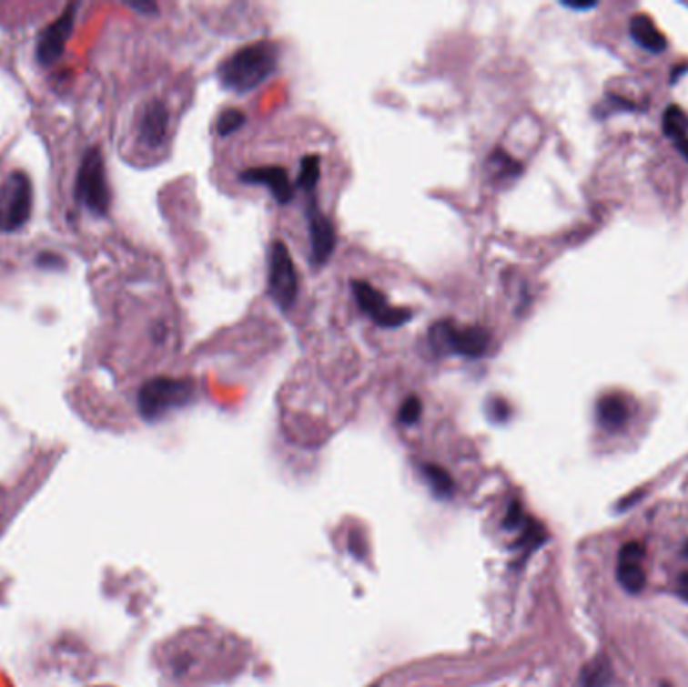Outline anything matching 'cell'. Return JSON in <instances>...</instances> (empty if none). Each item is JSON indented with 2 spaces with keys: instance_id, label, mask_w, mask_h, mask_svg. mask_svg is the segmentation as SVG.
<instances>
[{
  "instance_id": "obj_19",
  "label": "cell",
  "mask_w": 688,
  "mask_h": 687,
  "mask_svg": "<svg viewBox=\"0 0 688 687\" xmlns=\"http://www.w3.org/2000/svg\"><path fill=\"white\" fill-rule=\"evenodd\" d=\"M246 123V116L240 111V109H226L219 113V118L216 121V131L218 136H232L234 131L240 129Z\"/></svg>"
},
{
  "instance_id": "obj_21",
  "label": "cell",
  "mask_w": 688,
  "mask_h": 687,
  "mask_svg": "<svg viewBox=\"0 0 688 687\" xmlns=\"http://www.w3.org/2000/svg\"><path fill=\"white\" fill-rule=\"evenodd\" d=\"M490 161H491V166H495L497 169H500V176H505V178H513V176H518L520 171H521V166L518 164V161H515L513 158H510L501 149H495L493 154H491V158H490Z\"/></svg>"
},
{
  "instance_id": "obj_12",
  "label": "cell",
  "mask_w": 688,
  "mask_h": 687,
  "mask_svg": "<svg viewBox=\"0 0 688 687\" xmlns=\"http://www.w3.org/2000/svg\"><path fill=\"white\" fill-rule=\"evenodd\" d=\"M618 583L622 585L628 593H640L646 585V570H644V549L640 542H626L620 549L618 565H616Z\"/></svg>"
},
{
  "instance_id": "obj_16",
  "label": "cell",
  "mask_w": 688,
  "mask_h": 687,
  "mask_svg": "<svg viewBox=\"0 0 688 687\" xmlns=\"http://www.w3.org/2000/svg\"><path fill=\"white\" fill-rule=\"evenodd\" d=\"M423 476L437 496H443V498H447V496L453 494V490H455L453 478L443 470V467L433 466V464H425L423 466Z\"/></svg>"
},
{
  "instance_id": "obj_4",
  "label": "cell",
  "mask_w": 688,
  "mask_h": 687,
  "mask_svg": "<svg viewBox=\"0 0 688 687\" xmlns=\"http://www.w3.org/2000/svg\"><path fill=\"white\" fill-rule=\"evenodd\" d=\"M76 200L91 214H107L111 196L107 174H105V159L99 148H91L81 159L79 171H76Z\"/></svg>"
},
{
  "instance_id": "obj_3",
  "label": "cell",
  "mask_w": 688,
  "mask_h": 687,
  "mask_svg": "<svg viewBox=\"0 0 688 687\" xmlns=\"http://www.w3.org/2000/svg\"><path fill=\"white\" fill-rule=\"evenodd\" d=\"M194 395L196 385L189 379L153 377L141 385L137 394V407L147 422H156V419L174 412V409L187 405Z\"/></svg>"
},
{
  "instance_id": "obj_7",
  "label": "cell",
  "mask_w": 688,
  "mask_h": 687,
  "mask_svg": "<svg viewBox=\"0 0 688 687\" xmlns=\"http://www.w3.org/2000/svg\"><path fill=\"white\" fill-rule=\"evenodd\" d=\"M352 294H355L359 309L382 329H397L413 319V313L405 307H393L379 289L367 281H352Z\"/></svg>"
},
{
  "instance_id": "obj_17",
  "label": "cell",
  "mask_w": 688,
  "mask_h": 687,
  "mask_svg": "<svg viewBox=\"0 0 688 687\" xmlns=\"http://www.w3.org/2000/svg\"><path fill=\"white\" fill-rule=\"evenodd\" d=\"M612 680V667L604 660V657H598V660L592 661L586 670L584 675H582V685L584 687H606Z\"/></svg>"
},
{
  "instance_id": "obj_5",
  "label": "cell",
  "mask_w": 688,
  "mask_h": 687,
  "mask_svg": "<svg viewBox=\"0 0 688 687\" xmlns=\"http://www.w3.org/2000/svg\"><path fill=\"white\" fill-rule=\"evenodd\" d=\"M33 186L25 171H13L0 184V231L15 232L31 218Z\"/></svg>"
},
{
  "instance_id": "obj_13",
  "label": "cell",
  "mask_w": 688,
  "mask_h": 687,
  "mask_svg": "<svg viewBox=\"0 0 688 687\" xmlns=\"http://www.w3.org/2000/svg\"><path fill=\"white\" fill-rule=\"evenodd\" d=\"M630 35H632V39L640 46H644L646 51L663 53L666 49L664 35L658 31L656 25L653 23V18L646 15L632 16V21H630Z\"/></svg>"
},
{
  "instance_id": "obj_26",
  "label": "cell",
  "mask_w": 688,
  "mask_h": 687,
  "mask_svg": "<svg viewBox=\"0 0 688 687\" xmlns=\"http://www.w3.org/2000/svg\"><path fill=\"white\" fill-rule=\"evenodd\" d=\"M684 552H686V555H688V545H686V549H684Z\"/></svg>"
},
{
  "instance_id": "obj_11",
  "label": "cell",
  "mask_w": 688,
  "mask_h": 687,
  "mask_svg": "<svg viewBox=\"0 0 688 687\" xmlns=\"http://www.w3.org/2000/svg\"><path fill=\"white\" fill-rule=\"evenodd\" d=\"M240 182L250 184V186H264L270 190V194L274 196L276 202L280 206H286L292 202L294 198V190L296 186L292 184V179L288 176V171L280 166H258V168H248L240 174Z\"/></svg>"
},
{
  "instance_id": "obj_23",
  "label": "cell",
  "mask_w": 688,
  "mask_h": 687,
  "mask_svg": "<svg viewBox=\"0 0 688 687\" xmlns=\"http://www.w3.org/2000/svg\"><path fill=\"white\" fill-rule=\"evenodd\" d=\"M678 595L688 600V572H684V575L678 579Z\"/></svg>"
},
{
  "instance_id": "obj_8",
  "label": "cell",
  "mask_w": 688,
  "mask_h": 687,
  "mask_svg": "<svg viewBox=\"0 0 688 687\" xmlns=\"http://www.w3.org/2000/svg\"><path fill=\"white\" fill-rule=\"evenodd\" d=\"M306 196V222H309V238H310V261L322 266L330 261V256L337 248V231L330 218L322 212L319 206L317 190L304 192Z\"/></svg>"
},
{
  "instance_id": "obj_18",
  "label": "cell",
  "mask_w": 688,
  "mask_h": 687,
  "mask_svg": "<svg viewBox=\"0 0 688 687\" xmlns=\"http://www.w3.org/2000/svg\"><path fill=\"white\" fill-rule=\"evenodd\" d=\"M663 128H664V133L668 138H674L676 141L683 139L686 136V131H688L686 113L681 108H678V105L668 108L666 113H664V119H663Z\"/></svg>"
},
{
  "instance_id": "obj_6",
  "label": "cell",
  "mask_w": 688,
  "mask_h": 687,
  "mask_svg": "<svg viewBox=\"0 0 688 687\" xmlns=\"http://www.w3.org/2000/svg\"><path fill=\"white\" fill-rule=\"evenodd\" d=\"M268 292L276 307L288 311L298 294V276H296L292 254L282 241H276L270 248L268 261Z\"/></svg>"
},
{
  "instance_id": "obj_15",
  "label": "cell",
  "mask_w": 688,
  "mask_h": 687,
  "mask_svg": "<svg viewBox=\"0 0 688 687\" xmlns=\"http://www.w3.org/2000/svg\"><path fill=\"white\" fill-rule=\"evenodd\" d=\"M320 182V156H304L300 161L298 178H296V188H300L302 192H310L317 190Z\"/></svg>"
},
{
  "instance_id": "obj_27",
  "label": "cell",
  "mask_w": 688,
  "mask_h": 687,
  "mask_svg": "<svg viewBox=\"0 0 688 687\" xmlns=\"http://www.w3.org/2000/svg\"><path fill=\"white\" fill-rule=\"evenodd\" d=\"M99 687H107V685H99Z\"/></svg>"
},
{
  "instance_id": "obj_9",
  "label": "cell",
  "mask_w": 688,
  "mask_h": 687,
  "mask_svg": "<svg viewBox=\"0 0 688 687\" xmlns=\"http://www.w3.org/2000/svg\"><path fill=\"white\" fill-rule=\"evenodd\" d=\"M75 13H76V5H69L66 6V11L56 18L55 23H51L45 28L36 45L38 63L46 67V65H53L56 59H61L65 45L71 39V33L75 26Z\"/></svg>"
},
{
  "instance_id": "obj_20",
  "label": "cell",
  "mask_w": 688,
  "mask_h": 687,
  "mask_svg": "<svg viewBox=\"0 0 688 687\" xmlns=\"http://www.w3.org/2000/svg\"><path fill=\"white\" fill-rule=\"evenodd\" d=\"M420 415H423V404H420V399L417 395L407 397L399 409V422L403 426H413L419 422Z\"/></svg>"
},
{
  "instance_id": "obj_22",
  "label": "cell",
  "mask_w": 688,
  "mask_h": 687,
  "mask_svg": "<svg viewBox=\"0 0 688 687\" xmlns=\"http://www.w3.org/2000/svg\"><path fill=\"white\" fill-rule=\"evenodd\" d=\"M490 415L493 422H505L510 417V405L503 399H491L490 404Z\"/></svg>"
},
{
  "instance_id": "obj_24",
  "label": "cell",
  "mask_w": 688,
  "mask_h": 687,
  "mask_svg": "<svg viewBox=\"0 0 688 687\" xmlns=\"http://www.w3.org/2000/svg\"><path fill=\"white\" fill-rule=\"evenodd\" d=\"M678 149H681V154L688 159V138L678 139Z\"/></svg>"
},
{
  "instance_id": "obj_10",
  "label": "cell",
  "mask_w": 688,
  "mask_h": 687,
  "mask_svg": "<svg viewBox=\"0 0 688 687\" xmlns=\"http://www.w3.org/2000/svg\"><path fill=\"white\" fill-rule=\"evenodd\" d=\"M169 133V109L164 101L153 99L141 111L137 123V138L143 148L159 149L166 146Z\"/></svg>"
},
{
  "instance_id": "obj_14",
  "label": "cell",
  "mask_w": 688,
  "mask_h": 687,
  "mask_svg": "<svg viewBox=\"0 0 688 687\" xmlns=\"http://www.w3.org/2000/svg\"><path fill=\"white\" fill-rule=\"evenodd\" d=\"M596 412H598L600 426H604L606 429H612V432H616V429L624 427L626 422H628L626 399L616 395V394L602 397L598 402Z\"/></svg>"
},
{
  "instance_id": "obj_25",
  "label": "cell",
  "mask_w": 688,
  "mask_h": 687,
  "mask_svg": "<svg viewBox=\"0 0 688 687\" xmlns=\"http://www.w3.org/2000/svg\"><path fill=\"white\" fill-rule=\"evenodd\" d=\"M137 11H156V5H131Z\"/></svg>"
},
{
  "instance_id": "obj_1",
  "label": "cell",
  "mask_w": 688,
  "mask_h": 687,
  "mask_svg": "<svg viewBox=\"0 0 688 687\" xmlns=\"http://www.w3.org/2000/svg\"><path fill=\"white\" fill-rule=\"evenodd\" d=\"M276 69H278V46L270 41H256L229 55L218 67V79L228 91L248 93L260 87Z\"/></svg>"
},
{
  "instance_id": "obj_2",
  "label": "cell",
  "mask_w": 688,
  "mask_h": 687,
  "mask_svg": "<svg viewBox=\"0 0 688 687\" xmlns=\"http://www.w3.org/2000/svg\"><path fill=\"white\" fill-rule=\"evenodd\" d=\"M427 343L435 355H461L467 359L483 357L491 345V333L480 324L457 327L451 321H437L427 333Z\"/></svg>"
}]
</instances>
